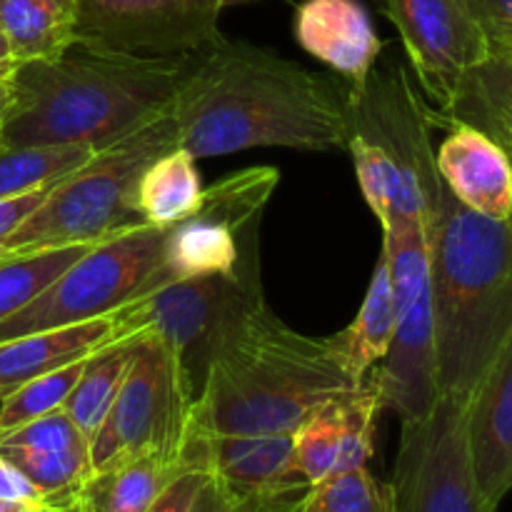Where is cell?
Masks as SVG:
<instances>
[{
	"mask_svg": "<svg viewBox=\"0 0 512 512\" xmlns=\"http://www.w3.org/2000/svg\"><path fill=\"white\" fill-rule=\"evenodd\" d=\"M203 180L195 158L183 148H173L143 170L135 190L145 225L173 228L198 213L203 203Z\"/></svg>",
	"mask_w": 512,
	"mask_h": 512,
	"instance_id": "obj_24",
	"label": "cell"
},
{
	"mask_svg": "<svg viewBox=\"0 0 512 512\" xmlns=\"http://www.w3.org/2000/svg\"><path fill=\"white\" fill-rule=\"evenodd\" d=\"M108 345H113L110 315L5 340L0 343V398L28 380L90 358Z\"/></svg>",
	"mask_w": 512,
	"mask_h": 512,
	"instance_id": "obj_21",
	"label": "cell"
},
{
	"mask_svg": "<svg viewBox=\"0 0 512 512\" xmlns=\"http://www.w3.org/2000/svg\"><path fill=\"white\" fill-rule=\"evenodd\" d=\"M435 150L440 180L455 200L493 220L512 218V158L503 145L465 123L448 125Z\"/></svg>",
	"mask_w": 512,
	"mask_h": 512,
	"instance_id": "obj_17",
	"label": "cell"
},
{
	"mask_svg": "<svg viewBox=\"0 0 512 512\" xmlns=\"http://www.w3.org/2000/svg\"><path fill=\"white\" fill-rule=\"evenodd\" d=\"M75 43L145 58L195 55L223 40L218 0H75Z\"/></svg>",
	"mask_w": 512,
	"mask_h": 512,
	"instance_id": "obj_13",
	"label": "cell"
},
{
	"mask_svg": "<svg viewBox=\"0 0 512 512\" xmlns=\"http://www.w3.org/2000/svg\"><path fill=\"white\" fill-rule=\"evenodd\" d=\"M75 0H0V25L18 63L55 58L75 43Z\"/></svg>",
	"mask_w": 512,
	"mask_h": 512,
	"instance_id": "obj_25",
	"label": "cell"
},
{
	"mask_svg": "<svg viewBox=\"0 0 512 512\" xmlns=\"http://www.w3.org/2000/svg\"><path fill=\"white\" fill-rule=\"evenodd\" d=\"M55 185V183H53ZM40 188V190H30V193L23 195H10V198H0V245L35 213V210L43 205V200L48 198L50 188Z\"/></svg>",
	"mask_w": 512,
	"mask_h": 512,
	"instance_id": "obj_35",
	"label": "cell"
},
{
	"mask_svg": "<svg viewBox=\"0 0 512 512\" xmlns=\"http://www.w3.org/2000/svg\"><path fill=\"white\" fill-rule=\"evenodd\" d=\"M278 180V168L260 165V168L238 170L215 183L213 188L203 190L198 213L168 228L163 260L138 295L163 288L175 280L213 278V275L245 278L240 268L243 238L255 235L260 213L268 205Z\"/></svg>",
	"mask_w": 512,
	"mask_h": 512,
	"instance_id": "obj_10",
	"label": "cell"
},
{
	"mask_svg": "<svg viewBox=\"0 0 512 512\" xmlns=\"http://www.w3.org/2000/svg\"><path fill=\"white\" fill-rule=\"evenodd\" d=\"M383 255L388 260L398 325L373 378L383 410H393L400 420L423 418L440 398L428 228L420 223L388 225L383 228Z\"/></svg>",
	"mask_w": 512,
	"mask_h": 512,
	"instance_id": "obj_7",
	"label": "cell"
},
{
	"mask_svg": "<svg viewBox=\"0 0 512 512\" xmlns=\"http://www.w3.org/2000/svg\"><path fill=\"white\" fill-rule=\"evenodd\" d=\"M353 388L333 338L288 328L258 295L218 335L190 435L295 433L320 405Z\"/></svg>",
	"mask_w": 512,
	"mask_h": 512,
	"instance_id": "obj_3",
	"label": "cell"
},
{
	"mask_svg": "<svg viewBox=\"0 0 512 512\" xmlns=\"http://www.w3.org/2000/svg\"><path fill=\"white\" fill-rule=\"evenodd\" d=\"M230 495L205 468H188L158 495L148 512H213Z\"/></svg>",
	"mask_w": 512,
	"mask_h": 512,
	"instance_id": "obj_32",
	"label": "cell"
},
{
	"mask_svg": "<svg viewBox=\"0 0 512 512\" xmlns=\"http://www.w3.org/2000/svg\"><path fill=\"white\" fill-rule=\"evenodd\" d=\"M35 512H70V510H65V508H55V505H40L38 510Z\"/></svg>",
	"mask_w": 512,
	"mask_h": 512,
	"instance_id": "obj_40",
	"label": "cell"
},
{
	"mask_svg": "<svg viewBox=\"0 0 512 512\" xmlns=\"http://www.w3.org/2000/svg\"><path fill=\"white\" fill-rule=\"evenodd\" d=\"M340 395H335L328 403L320 405L315 413H310L293 433V468L310 485L338 473L340 450H343Z\"/></svg>",
	"mask_w": 512,
	"mask_h": 512,
	"instance_id": "obj_29",
	"label": "cell"
},
{
	"mask_svg": "<svg viewBox=\"0 0 512 512\" xmlns=\"http://www.w3.org/2000/svg\"><path fill=\"white\" fill-rule=\"evenodd\" d=\"M428 258L438 388L468 403L512 335V218L473 213L443 185Z\"/></svg>",
	"mask_w": 512,
	"mask_h": 512,
	"instance_id": "obj_4",
	"label": "cell"
},
{
	"mask_svg": "<svg viewBox=\"0 0 512 512\" xmlns=\"http://www.w3.org/2000/svg\"><path fill=\"white\" fill-rule=\"evenodd\" d=\"M303 512H393L390 490L370 470L353 468L310 485Z\"/></svg>",
	"mask_w": 512,
	"mask_h": 512,
	"instance_id": "obj_31",
	"label": "cell"
},
{
	"mask_svg": "<svg viewBox=\"0 0 512 512\" xmlns=\"http://www.w3.org/2000/svg\"><path fill=\"white\" fill-rule=\"evenodd\" d=\"M188 468L195 465L180 455H138L93 470L60 508L70 512H148L158 495Z\"/></svg>",
	"mask_w": 512,
	"mask_h": 512,
	"instance_id": "obj_20",
	"label": "cell"
},
{
	"mask_svg": "<svg viewBox=\"0 0 512 512\" xmlns=\"http://www.w3.org/2000/svg\"><path fill=\"white\" fill-rule=\"evenodd\" d=\"M15 68H18V60H15L13 48L8 43V35H5L3 25H0V80H8Z\"/></svg>",
	"mask_w": 512,
	"mask_h": 512,
	"instance_id": "obj_37",
	"label": "cell"
},
{
	"mask_svg": "<svg viewBox=\"0 0 512 512\" xmlns=\"http://www.w3.org/2000/svg\"><path fill=\"white\" fill-rule=\"evenodd\" d=\"M0 458L8 460L40 493L45 505H60L93 473L90 443L65 410H53L0 438Z\"/></svg>",
	"mask_w": 512,
	"mask_h": 512,
	"instance_id": "obj_15",
	"label": "cell"
},
{
	"mask_svg": "<svg viewBox=\"0 0 512 512\" xmlns=\"http://www.w3.org/2000/svg\"><path fill=\"white\" fill-rule=\"evenodd\" d=\"M308 493L310 483L300 480V483L258 490V493L240 495V498H228L213 512H303Z\"/></svg>",
	"mask_w": 512,
	"mask_h": 512,
	"instance_id": "obj_33",
	"label": "cell"
},
{
	"mask_svg": "<svg viewBox=\"0 0 512 512\" xmlns=\"http://www.w3.org/2000/svg\"><path fill=\"white\" fill-rule=\"evenodd\" d=\"M178 148V128L165 113L118 143L98 150L83 168L50 188L38 210L0 245V253L98 245L143 228L135 190L143 170Z\"/></svg>",
	"mask_w": 512,
	"mask_h": 512,
	"instance_id": "obj_6",
	"label": "cell"
},
{
	"mask_svg": "<svg viewBox=\"0 0 512 512\" xmlns=\"http://www.w3.org/2000/svg\"><path fill=\"white\" fill-rule=\"evenodd\" d=\"M130 355H133V340L113 343L93 353L85 360L83 373L65 398V415L88 438V443L95 438V433L113 408V400L130 365Z\"/></svg>",
	"mask_w": 512,
	"mask_h": 512,
	"instance_id": "obj_26",
	"label": "cell"
},
{
	"mask_svg": "<svg viewBox=\"0 0 512 512\" xmlns=\"http://www.w3.org/2000/svg\"><path fill=\"white\" fill-rule=\"evenodd\" d=\"M433 115L398 63L375 65L365 83L350 88L348 153L360 190L383 228L420 223L438 208L440 180L430 140Z\"/></svg>",
	"mask_w": 512,
	"mask_h": 512,
	"instance_id": "obj_5",
	"label": "cell"
},
{
	"mask_svg": "<svg viewBox=\"0 0 512 512\" xmlns=\"http://www.w3.org/2000/svg\"><path fill=\"white\" fill-rule=\"evenodd\" d=\"M510 158H512V155H510Z\"/></svg>",
	"mask_w": 512,
	"mask_h": 512,
	"instance_id": "obj_43",
	"label": "cell"
},
{
	"mask_svg": "<svg viewBox=\"0 0 512 512\" xmlns=\"http://www.w3.org/2000/svg\"><path fill=\"white\" fill-rule=\"evenodd\" d=\"M85 360H78V363L65 365V368L53 370V373L28 380V383L15 388L10 395L0 398V438L13 433L20 425L30 423V420H38L43 415L53 413V410L63 408L75 380L83 373Z\"/></svg>",
	"mask_w": 512,
	"mask_h": 512,
	"instance_id": "obj_30",
	"label": "cell"
},
{
	"mask_svg": "<svg viewBox=\"0 0 512 512\" xmlns=\"http://www.w3.org/2000/svg\"><path fill=\"white\" fill-rule=\"evenodd\" d=\"M93 245H63V248L0 253V320L18 313L38 298L65 268L75 263Z\"/></svg>",
	"mask_w": 512,
	"mask_h": 512,
	"instance_id": "obj_28",
	"label": "cell"
},
{
	"mask_svg": "<svg viewBox=\"0 0 512 512\" xmlns=\"http://www.w3.org/2000/svg\"><path fill=\"white\" fill-rule=\"evenodd\" d=\"M468 448L488 512L512 490V335L468 400Z\"/></svg>",
	"mask_w": 512,
	"mask_h": 512,
	"instance_id": "obj_16",
	"label": "cell"
},
{
	"mask_svg": "<svg viewBox=\"0 0 512 512\" xmlns=\"http://www.w3.org/2000/svg\"><path fill=\"white\" fill-rule=\"evenodd\" d=\"M238 3H245V0H218L220 8H225V5H238Z\"/></svg>",
	"mask_w": 512,
	"mask_h": 512,
	"instance_id": "obj_41",
	"label": "cell"
},
{
	"mask_svg": "<svg viewBox=\"0 0 512 512\" xmlns=\"http://www.w3.org/2000/svg\"><path fill=\"white\" fill-rule=\"evenodd\" d=\"M45 503H23V500H0V512H35Z\"/></svg>",
	"mask_w": 512,
	"mask_h": 512,
	"instance_id": "obj_38",
	"label": "cell"
},
{
	"mask_svg": "<svg viewBox=\"0 0 512 512\" xmlns=\"http://www.w3.org/2000/svg\"><path fill=\"white\" fill-rule=\"evenodd\" d=\"M193 55L145 58L73 43L25 60L8 78L0 145H90L103 150L170 113Z\"/></svg>",
	"mask_w": 512,
	"mask_h": 512,
	"instance_id": "obj_2",
	"label": "cell"
},
{
	"mask_svg": "<svg viewBox=\"0 0 512 512\" xmlns=\"http://www.w3.org/2000/svg\"><path fill=\"white\" fill-rule=\"evenodd\" d=\"M440 125L465 123L512 155V50L488 53L460 78Z\"/></svg>",
	"mask_w": 512,
	"mask_h": 512,
	"instance_id": "obj_22",
	"label": "cell"
},
{
	"mask_svg": "<svg viewBox=\"0 0 512 512\" xmlns=\"http://www.w3.org/2000/svg\"><path fill=\"white\" fill-rule=\"evenodd\" d=\"M8 98H10L8 80H0V113H3V108L8 105Z\"/></svg>",
	"mask_w": 512,
	"mask_h": 512,
	"instance_id": "obj_39",
	"label": "cell"
},
{
	"mask_svg": "<svg viewBox=\"0 0 512 512\" xmlns=\"http://www.w3.org/2000/svg\"><path fill=\"white\" fill-rule=\"evenodd\" d=\"M490 53L512 50V0H470Z\"/></svg>",
	"mask_w": 512,
	"mask_h": 512,
	"instance_id": "obj_34",
	"label": "cell"
},
{
	"mask_svg": "<svg viewBox=\"0 0 512 512\" xmlns=\"http://www.w3.org/2000/svg\"><path fill=\"white\" fill-rule=\"evenodd\" d=\"M185 455L190 465L208 470L230 498L303 480L293 468V433L190 435Z\"/></svg>",
	"mask_w": 512,
	"mask_h": 512,
	"instance_id": "obj_19",
	"label": "cell"
},
{
	"mask_svg": "<svg viewBox=\"0 0 512 512\" xmlns=\"http://www.w3.org/2000/svg\"><path fill=\"white\" fill-rule=\"evenodd\" d=\"M95 153L90 145H0V198L48 188L83 168Z\"/></svg>",
	"mask_w": 512,
	"mask_h": 512,
	"instance_id": "obj_27",
	"label": "cell"
},
{
	"mask_svg": "<svg viewBox=\"0 0 512 512\" xmlns=\"http://www.w3.org/2000/svg\"><path fill=\"white\" fill-rule=\"evenodd\" d=\"M393 512H488L468 448V403L440 395L428 415L400 420L390 473Z\"/></svg>",
	"mask_w": 512,
	"mask_h": 512,
	"instance_id": "obj_12",
	"label": "cell"
},
{
	"mask_svg": "<svg viewBox=\"0 0 512 512\" xmlns=\"http://www.w3.org/2000/svg\"><path fill=\"white\" fill-rule=\"evenodd\" d=\"M170 115L195 160L248 148H348L350 88L250 43L218 40L193 55Z\"/></svg>",
	"mask_w": 512,
	"mask_h": 512,
	"instance_id": "obj_1",
	"label": "cell"
},
{
	"mask_svg": "<svg viewBox=\"0 0 512 512\" xmlns=\"http://www.w3.org/2000/svg\"><path fill=\"white\" fill-rule=\"evenodd\" d=\"M3 110H5V108H3ZM0 115H3V113H0Z\"/></svg>",
	"mask_w": 512,
	"mask_h": 512,
	"instance_id": "obj_42",
	"label": "cell"
},
{
	"mask_svg": "<svg viewBox=\"0 0 512 512\" xmlns=\"http://www.w3.org/2000/svg\"><path fill=\"white\" fill-rule=\"evenodd\" d=\"M300 48L343 75L350 88L378 65L383 40L360 0H303L295 10Z\"/></svg>",
	"mask_w": 512,
	"mask_h": 512,
	"instance_id": "obj_18",
	"label": "cell"
},
{
	"mask_svg": "<svg viewBox=\"0 0 512 512\" xmlns=\"http://www.w3.org/2000/svg\"><path fill=\"white\" fill-rule=\"evenodd\" d=\"M260 295L255 278H193L130 298L110 315L113 343L150 333L163 340L200 393L218 335L228 320Z\"/></svg>",
	"mask_w": 512,
	"mask_h": 512,
	"instance_id": "obj_11",
	"label": "cell"
},
{
	"mask_svg": "<svg viewBox=\"0 0 512 512\" xmlns=\"http://www.w3.org/2000/svg\"><path fill=\"white\" fill-rule=\"evenodd\" d=\"M395 325H398V315H395L393 288H390L388 260L380 250L378 265L373 270L358 318L343 333L333 335L345 370L355 385L363 383L373 373L375 365L385 358L390 343H393Z\"/></svg>",
	"mask_w": 512,
	"mask_h": 512,
	"instance_id": "obj_23",
	"label": "cell"
},
{
	"mask_svg": "<svg viewBox=\"0 0 512 512\" xmlns=\"http://www.w3.org/2000/svg\"><path fill=\"white\" fill-rule=\"evenodd\" d=\"M0 500H23V503H43L38 490L13 468L5 458H0Z\"/></svg>",
	"mask_w": 512,
	"mask_h": 512,
	"instance_id": "obj_36",
	"label": "cell"
},
{
	"mask_svg": "<svg viewBox=\"0 0 512 512\" xmlns=\"http://www.w3.org/2000/svg\"><path fill=\"white\" fill-rule=\"evenodd\" d=\"M198 398L173 350L155 335L133 338V355L108 418L90 440L93 470L145 453L180 455L190 440V413Z\"/></svg>",
	"mask_w": 512,
	"mask_h": 512,
	"instance_id": "obj_8",
	"label": "cell"
},
{
	"mask_svg": "<svg viewBox=\"0 0 512 512\" xmlns=\"http://www.w3.org/2000/svg\"><path fill=\"white\" fill-rule=\"evenodd\" d=\"M165 235L168 228L143 225L93 245L38 298L0 320V343L113 313L148 283L163 260Z\"/></svg>",
	"mask_w": 512,
	"mask_h": 512,
	"instance_id": "obj_9",
	"label": "cell"
},
{
	"mask_svg": "<svg viewBox=\"0 0 512 512\" xmlns=\"http://www.w3.org/2000/svg\"><path fill=\"white\" fill-rule=\"evenodd\" d=\"M385 13L435 115L453 100L460 78L490 53L470 0H385Z\"/></svg>",
	"mask_w": 512,
	"mask_h": 512,
	"instance_id": "obj_14",
	"label": "cell"
}]
</instances>
